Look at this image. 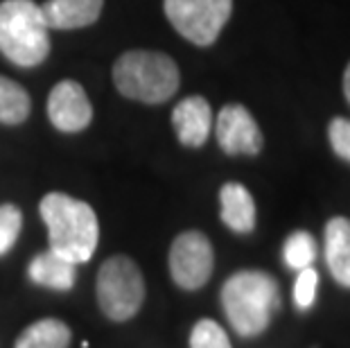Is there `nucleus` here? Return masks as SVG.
Returning <instances> with one entry per match:
<instances>
[{
	"instance_id": "f257e3e1",
	"label": "nucleus",
	"mask_w": 350,
	"mask_h": 348,
	"mask_svg": "<svg viewBox=\"0 0 350 348\" xmlns=\"http://www.w3.org/2000/svg\"><path fill=\"white\" fill-rule=\"evenodd\" d=\"M39 211L48 226L50 251L75 265L91 260L100 240V222L91 206L64 192H48Z\"/></svg>"
},
{
	"instance_id": "f03ea898",
	"label": "nucleus",
	"mask_w": 350,
	"mask_h": 348,
	"mask_svg": "<svg viewBox=\"0 0 350 348\" xmlns=\"http://www.w3.org/2000/svg\"><path fill=\"white\" fill-rule=\"evenodd\" d=\"M221 306L237 335L256 337L280 306L278 283L265 271H237L221 287Z\"/></svg>"
},
{
	"instance_id": "7ed1b4c3",
	"label": "nucleus",
	"mask_w": 350,
	"mask_h": 348,
	"mask_svg": "<svg viewBox=\"0 0 350 348\" xmlns=\"http://www.w3.org/2000/svg\"><path fill=\"white\" fill-rule=\"evenodd\" d=\"M113 84L129 100L163 105L178 91L181 75L172 57L152 50H131L116 62Z\"/></svg>"
},
{
	"instance_id": "20e7f679",
	"label": "nucleus",
	"mask_w": 350,
	"mask_h": 348,
	"mask_svg": "<svg viewBox=\"0 0 350 348\" xmlns=\"http://www.w3.org/2000/svg\"><path fill=\"white\" fill-rule=\"evenodd\" d=\"M50 27L34 0L0 3V53L21 68H34L50 53Z\"/></svg>"
},
{
	"instance_id": "39448f33",
	"label": "nucleus",
	"mask_w": 350,
	"mask_h": 348,
	"mask_svg": "<svg viewBox=\"0 0 350 348\" xmlns=\"http://www.w3.org/2000/svg\"><path fill=\"white\" fill-rule=\"evenodd\" d=\"M98 303L111 321H129L145 301V278L129 256H111L98 271Z\"/></svg>"
},
{
	"instance_id": "423d86ee",
	"label": "nucleus",
	"mask_w": 350,
	"mask_h": 348,
	"mask_svg": "<svg viewBox=\"0 0 350 348\" xmlns=\"http://www.w3.org/2000/svg\"><path fill=\"white\" fill-rule=\"evenodd\" d=\"M165 16L183 39L211 46L233 12V0H165Z\"/></svg>"
},
{
	"instance_id": "0eeeda50",
	"label": "nucleus",
	"mask_w": 350,
	"mask_h": 348,
	"mask_svg": "<svg viewBox=\"0 0 350 348\" xmlns=\"http://www.w3.org/2000/svg\"><path fill=\"white\" fill-rule=\"evenodd\" d=\"M215 267L213 244L199 231L176 235L170 249V273L183 290H199L208 283Z\"/></svg>"
},
{
	"instance_id": "6e6552de",
	"label": "nucleus",
	"mask_w": 350,
	"mask_h": 348,
	"mask_svg": "<svg viewBox=\"0 0 350 348\" xmlns=\"http://www.w3.org/2000/svg\"><path fill=\"white\" fill-rule=\"evenodd\" d=\"M215 131H217L219 147L230 157L237 154L256 157L262 150V131L242 105H228L221 109Z\"/></svg>"
},
{
	"instance_id": "1a4fd4ad",
	"label": "nucleus",
	"mask_w": 350,
	"mask_h": 348,
	"mask_svg": "<svg viewBox=\"0 0 350 348\" xmlns=\"http://www.w3.org/2000/svg\"><path fill=\"white\" fill-rule=\"evenodd\" d=\"M48 118L59 131H66V134H77L86 129L93 120V107L81 84L72 79L59 81L50 91Z\"/></svg>"
},
{
	"instance_id": "9d476101",
	"label": "nucleus",
	"mask_w": 350,
	"mask_h": 348,
	"mask_svg": "<svg viewBox=\"0 0 350 348\" xmlns=\"http://www.w3.org/2000/svg\"><path fill=\"white\" fill-rule=\"evenodd\" d=\"M172 124L178 140L185 147H201L211 136L213 129V111L211 105L199 98V95H190V98L181 100L172 111Z\"/></svg>"
},
{
	"instance_id": "9b49d317",
	"label": "nucleus",
	"mask_w": 350,
	"mask_h": 348,
	"mask_svg": "<svg viewBox=\"0 0 350 348\" xmlns=\"http://www.w3.org/2000/svg\"><path fill=\"white\" fill-rule=\"evenodd\" d=\"M104 0H48L41 5L50 29H79L100 18Z\"/></svg>"
},
{
	"instance_id": "f8f14e48",
	"label": "nucleus",
	"mask_w": 350,
	"mask_h": 348,
	"mask_svg": "<svg viewBox=\"0 0 350 348\" xmlns=\"http://www.w3.org/2000/svg\"><path fill=\"white\" fill-rule=\"evenodd\" d=\"M77 265L66 260L55 251H43V254L34 256L27 267V276L32 283L48 287V290L66 292L75 285L77 278Z\"/></svg>"
},
{
	"instance_id": "ddd939ff",
	"label": "nucleus",
	"mask_w": 350,
	"mask_h": 348,
	"mask_svg": "<svg viewBox=\"0 0 350 348\" xmlns=\"http://www.w3.org/2000/svg\"><path fill=\"white\" fill-rule=\"evenodd\" d=\"M221 222L235 233H251L256 228V202L242 183H226L219 192Z\"/></svg>"
},
{
	"instance_id": "4468645a",
	"label": "nucleus",
	"mask_w": 350,
	"mask_h": 348,
	"mask_svg": "<svg viewBox=\"0 0 350 348\" xmlns=\"http://www.w3.org/2000/svg\"><path fill=\"white\" fill-rule=\"evenodd\" d=\"M325 263L337 283L350 287V219L334 217L325 226Z\"/></svg>"
},
{
	"instance_id": "2eb2a0df",
	"label": "nucleus",
	"mask_w": 350,
	"mask_h": 348,
	"mask_svg": "<svg viewBox=\"0 0 350 348\" xmlns=\"http://www.w3.org/2000/svg\"><path fill=\"white\" fill-rule=\"evenodd\" d=\"M70 328L59 319H41L21 332L14 348H68Z\"/></svg>"
},
{
	"instance_id": "dca6fc26",
	"label": "nucleus",
	"mask_w": 350,
	"mask_h": 348,
	"mask_svg": "<svg viewBox=\"0 0 350 348\" xmlns=\"http://www.w3.org/2000/svg\"><path fill=\"white\" fill-rule=\"evenodd\" d=\"M29 95L16 81L0 77V122L3 124H21L29 116Z\"/></svg>"
},
{
	"instance_id": "f3484780",
	"label": "nucleus",
	"mask_w": 350,
	"mask_h": 348,
	"mask_svg": "<svg viewBox=\"0 0 350 348\" xmlns=\"http://www.w3.org/2000/svg\"><path fill=\"white\" fill-rule=\"evenodd\" d=\"M282 256H285V265L292 269H305L314 263L317 258V242L308 231H296L287 238L285 249H282Z\"/></svg>"
},
{
	"instance_id": "a211bd4d",
	"label": "nucleus",
	"mask_w": 350,
	"mask_h": 348,
	"mask_svg": "<svg viewBox=\"0 0 350 348\" xmlns=\"http://www.w3.org/2000/svg\"><path fill=\"white\" fill-rule=\"evenodd\" d=\"M190 348H233L226 330L211 319H201L190 332Z\"/></svg>"
},
{
	"instance_id": "6ab92c4d",
	"label": "nucleus",
	"mask_w": 350,
	"mask_h": 348,
	"mask_svg": "<svg viewBox=\"0 0 350 348\" xmlns=\"http://www.w3.org/2000/svg\"><path fill=\"white\" fill-rule=\"evenodd\" d=\"M21 226H23V215L14 204L0 206V256L10 254L12 247L18 240Z\"/></svg>"
},
{
	"instance_id": "aec40b11",
	"label": "nucleus",
	"mask_w": 350,
	"mask_h": 348,
	"mask_svg": "<svg viewBox=\"0 0 350 348\" xmlns=\"http://www.w3.org/2000/svg\"><path fill=\"white\" fill-rule=\"evenodd\" d=\"M317 285H319V273L312 267L301 269L299 278H296L294 285V301L299 308H310L317 299Z\"/></svg>"
},
{
	"instance_id": "412c9836",
	"label": "nucleus",
	"mask_w": 350,
	"mask_h": 348,
	"mask_svg": "<svg viewBox=\"0 0 350 348\" xmlns=\"http://www.w3.org/2000/svg\"><path fill=\"white\" fill-rule=\"evenodd\" d=\"M327 134H330L332 150L337 152V157L350 163V120H346V118H334Z\"/></svg>"
},
{
	"instance_id": "4be33fe9",
	"label": "nucleus",
	"mask_w": 350,
	"mask_h": 348,
	"mask_svg": "<svg viewBox=\"0 0 350 348\" xmlns=\"http://www.w3.org/2000/svg\"><path fill=\"white\" fill-rule=\"evenodd\" d=\"M344 93H346V100L350 102V64H348V68L344 72Z\"/></svg>"
}]
</instances>
